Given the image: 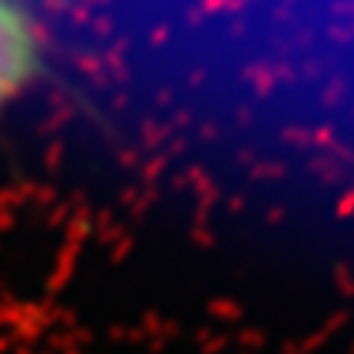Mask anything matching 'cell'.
I'll list each match as a JSON object with an SVG mask.
<instances>
[{"label":"cell","instance_id":"cell-1","mask_svg":"<svg viewBox=\"0 0 354 354\" xmlns=\"http://www.w3.org/2000/svg\"><path fill=\"white\" fill-rule=\"evenodd\" d=\"M39 65L36 32L12 0H0V106L30 83Z\"/></svg>","mask_w":354,"mask_h":354}]
</instances>
